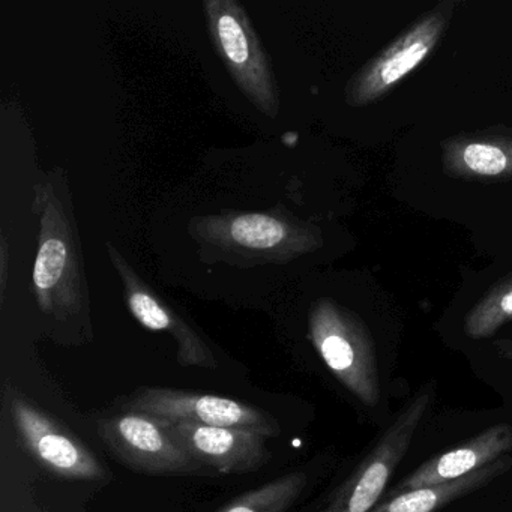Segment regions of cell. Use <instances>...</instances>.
<instances>
[{
    "instance_id": "7",
    "label": "cell",
    "mask_w": 512,
    "mask_h": 512,
    "mask_svg": "<svg viewBox=\"0 0 512 512\" xmlns=\"http://www.w3.org/2000/svg\"><path fill=\"white\" fill-rule=\"evenodd\" d=\"M208 8L215 41L233 76L260 109L274 115L277 104L268 65L244 14L230 2H212Z\"/></svg>"
},
{
    "instance_id": "18",
    "label": "cell",
    "mask_w": 512,
    "mask_h": 512,
    "mask_svg": "<svg viewBox=\"0 0 512 512\" xmlns=\"http://www.w3.org/2000/svg\"><path fill=\"white\" fill-rule=\"evenodd\" d=\"M511 383H512V376H511Z\"/></svg>"
},
{
    "instance_id": "16",
    "label": "cell",
    "mask_w": 512,
    "mask_h": 512,
    "mask_svg": "<svg viewBox=\"0 0 512 512\" xmlns=\"http://www.w3.org/2000/svg\"><path fill=\"white\" fill-rule=\"evenodd\" d=\"M230 235L244 247L263 250L280 244L287 230L281 221L268 215H242L233 221Z\"/></svg>"
},
{
    "instance_id": "3",
    "label": "cell",
    "mask_w": 512,
    "mask_h": 512,
    "mask_svg": "<svg viewBox=\"0 0 512 512\" xmlns=\"http://www.w3.org/2000/svg\"><path fill=\"white\" fill-rule=\"evenodd\" d=\"M457 2L445 0L419 17L394 43L371 59L350 80L346 101L352 107H364L382 100L401 80L415 71L445 37Z\"/></svg>"
},
{
    "instance_id": "11",
    "label": "cell",
    "mask_w": 512,
    "mask_h": 512,
    "mask_svg": "<svg viewBox=\"0 0 512 512\" xmlns=\"http://www.w3.org/2000/svg\"><path fill=\"white\" fill-rule=\"evenodd\" d=\"M125 280H127V299L131 313L145 328L172 335L178 346L179 364L184 367L217 370L218 361L214 352L181 317L176 316L157 296L133 281V278L125 277Z\"/></svg>"
},
{
    "instance_id": "9",
    "label": "cell",
    "mask_w": 512,
    "mask_h": 512,
    "mask_svg": "<svg viewBox=\"0 0 512 512\" xmlns=\"http://www.w3.org/2000/svg\"><path fill=\"white\" fill-rule=\"evenodd\" d=\"M511 451L512 425L506 422L491 425L461 445L446 449L422 463L391 491L389 497L415 488L457 481L490 466Z\"/></svg>"
},
{
    "instance_id": "17",
    "label": "cell",
    "mask_w": 512,
    "mask_h": 512,
    "mask_svg": "<svg viewBox=\"0 0 512 512\" xmlns=\"http://www.w3.org/2000/svg\"><path fill=\"white\" fill-rule=\"evenodd\" d=\"M494 350H496L497 356H500L506 361H512V340L503 338V340H496L493 343Z\"/></svg>"
},
{
    "instance_id": "13",
    "label": "cell",
    "mask_w": 512,
    "mask_h": 512,
    "mask_svg": "<svg viewBox=\"0 0 512 512\" xmlns=\"http://www.w3.org/2000/svg\"><path fill=\"white\" fill-rule=\"evenodd\" d=\"M511 467L512 458L506 455L491 463L490 466L470 473L457 481L395 494L380 502L371 512H439L449 503L487 487L490 482L508 472Z\"/></svg>"
},
{
    "instance_id": "1",
    "label": "cell",
    "mask_w": 512,
    "mask_h": 512,
    "mask_svg": "<svg viewBox=\"0 0 512 512\" xmlns=\"http://www.w3.org/2000/svg\"><path fill=\"white\" fill-rule=\"evenodd\" d=\"M310 340L328 370L353 397L365 406H377L382 385L376 349L358 316L323 299L311 310Z\"/></svg>"
},
{
    "instance_id": "14",
    "label": "cell",
    "mask_w": 512,
    "mask_h": 512,
    "mask_svg": "<svg viewBox=\"0 0 512 512\" xmlns=\"http://www.w3.org/2000/svg\"><path fill=\"white\" fill-rule=\"evenodd\" d=\"M308 476L290 472L230 500L217 512H287L304 493Z\"/></svg>"
},
{
    "instance_id": "10",
    "label": "cell",
    "mask_w": 512,
    "mask_h": 512,
    "mask_svg": "<svg viewBox=\"0 0 512 512\" xmlns=\"http://www.w3.org/2000/svg\"><path fill=\"white\" fill-rule=\"evenodd\" d=\"M446 175L470 182L512 181V131L487 130L458 134L442 142Z\"/></svg>"
},
{
    "instance_id": "15",
    "label": "cell",
    "mask_w": 512,
    "mask_h": 512,
    "mask_svg": "<svg viewBox=\"0 0 512 512\" xmlns=\"http://www.w3.org/2000/svg\"><path fill=\"white\" fill-rule=\"evenodd\" d=\"M512 320V274L494 284L484 298L467 313L464 334L472 340L493 337Z\"/></svg>"
},
{
    "instance_id": "8",
    "label": "cell",
    "mask_w": 512,
    "mask_h": 512,
    "mask_svg": "<svg viewBox=\"0 0 512 512\" xmlns=\"http://www.w3.org/2000/svg\"><path fill=\"white\" fill-rule=\"evenodd\" d=\"M167 425L191 457L211 473L244 475L262 469L271 458L266 445L268 437L254 431L191 422H167Z\"/></svg>"
},
{
    "instance_id": "5",
    "label": "cell",
    "mask_w": 512,
    "mask_h": 512,
    "mask_svg": "<svg viewBox=\"0 0 512 512\" xmlns=\"http://www.w3.org/2000/svg\"><path fill=\"white\" fill-rule=\"evenodd\" d=\"M125 412H142L167 422H191L211 427L254 431L268 439L281 434V425L271 413L244 401L187 389L146 386L137 389L124 404Z\"/></svg>"
},
{
    "instance_id": "12",
    "label": "cell",
    "mask_w": 512,
    "mask_h": 512,
    "mask_svg": "<svg viewBox=\"0 0 512 512\" xmlns=\"http://www.w3.org/2000/svg\"><path fill=\"white\" fill-rule=\"evenodd\" d=\"M73 241L61 230H53L46 218L43 241L35 262L34 284L41 307L47 313H65L76 307L77 299L64 283L68 274H73Z\"/></svg>"
},
{
    "instance_id": "6",
    "label": "cell",
    "mask_w": 512,
    "mask_h": 512,
    "mask_svg": "<svg viewBox=\"0 0 512 512\" xmlns=\"http://www.w3.org/2000/svg\"><path fill=\"white\" fill-rule=\"evenodd\" d=\"M8 407L23 445L44 469L70 481L107 478V470L94 452L28 398L11 394Z\"/></svg>"
},
{
    "instance_id": "2",
    "label": "cell",
    "mask_w": 512,
    "mask_h": 512,
    "mask_svg": "<svg viewBox=\"0 0 512 512\" xmlns=\"http://www.w3.org/2000/svg\"><path fill=\"white\" fill-rule=\"evenodd\" d=\"M434 389L424 386L416 392L388 425L370 454L353 470L352 475L335 490L329 502L317 512H371L382 499L398 464L412 445L419 425L424 421Z\"/></svg>"
},
{
    "instance_id": "4",
    "label": "cell",
    "mask_w": 512,
    "mask_h": 512,
    "mask_svg": "<svg viewBox=\"0 0 512 512\" xmlns=\"http://www.w3.org/2000/svg\"><path fill=\"white\" fill-rule=\"evenodd\" d=\"M98 434L122 464L152 476L209 475L173 436L163 419L122 412L98 422Z\"/></svg>"
}]
</instances>
